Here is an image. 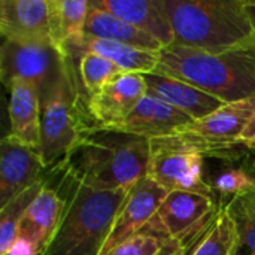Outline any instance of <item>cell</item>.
<instances>
[{"label":"cell","instance_id":"1","mask_svg":"<svg viewBox=\"0 0 255 255\" xmlns=\"http://www.w3.org/2000/svg\"><path fill=\"white\" fill-rule=\"evenodd\" d=\"M149 155V139L94 126L58 166L91 188L128 193L148 176Z\"/></svg>","mask_w":255,"mask_h":255},{"label":"cell","instance_id":"2","mask_svg":"<svg viewBox=\"0 0 255 255\" xmlns=\"http://www.w3.org/2000/svg\"><path fill=\"white\" fill-rule=\"evenodd\" d=\"M49 172L64 194L66 208L42 255H102L118 209L128 193L91 188L61 166Z\"/></svg>","mask_w":255,"mask_h":255},{"label":"cell","instance_id":"3","mask_svg":"<svg viewBox=\"0 0 255 255\" xmlns=\"http://www.w3.org/2000/svg\"><path fill=\"white\" fill-rule=\"evenodd\" d=\"M155 73L184 81L224 103L255 94V45L209 52L170 45L160 51Z\"/></svg>","mask_w":255,"mask_h":255},{"label":"cell","instance_id":"4","mask_svg":"<svg viewBox=\"0 0 255 255\" xmlns=\"http://www.w3.org/2000/svg\"><path fill=\"white\" fill-rule=\"evenodd\" d=\"M173 45L220 52L255 45L247 0H163Z\"/></svg>","mask_w":255,"mask_h":255},{"label":"cell","instance_id":"5","mask_svg":"<svg viewBox=\"0 0 255 255\" xmlns=\"http://www.w3.org/2000/svg\"><path fill=\"white\" fill-rule=\"evenodd\" d=\"M75 61L63 55L58 70L40 96V148L46 170L55 169L76 146L85 131L94 127L88 112V100L81 91Z\"/></svg>","mask_w":255,"mask_h":255},{"label":"cell","instance_id":"6","mask_svg":"<svg viewBox=\"0 0 255 255\" xmlns=\"http://www.w3.org/2000/svg\"><path fill=\"white\" fill-rule=\"evenodd\" d=\"M224 203L215 196L194 191H172L145 230L173 242L188 255L215 223Z\"/></svg>","mask_w":255,"mask_h":255},{"label":"cell","instance_id":"7","mask_svg":"<svg viewBox=\"0 0 255 255\" xmlns=\"http://www.w3.org/2000/svg\"><path fill=\"white\" fill-rule=\"evenodd\" d=\"M254 114L255 94L235 103H227L217 112L193 121L167 136H173L200 149L205 157L235 161L241 157L242 148L238 139Z\"/></svg>","mask_w":255,"mask_h":255},{"label":"cell","instance_id":"8","mask_svg":"<svg viewBox=\"0 0 255 255\" xmlns=\"http://www.w3.org/2000/svg\"><path fill=\"white\" fill-rule=\"evenodd\" d=\"M205 154L173 136L151 140L148 176L167 193L194 191L215 196L211 184L203 178Z\"/></svg>","mask_w":255,"mask_h":255},{"label":"cell","instance_id":"9","mask_svg":"<svg viewBox=\"0 0 255 255\" xmlns=\"http://www.w3.org/2000/svg\"><path fill=\"white\" fill-rule=\"evenodd\" d=\"M63 54L52 45H24L4 40L0 48V79L7 85L13 79H24L36 87L39 94L54 79Z\"/></svg>","mask_w":255,"mask_h":255},{"label":"cell","instance_id":"10","mask_svg":"<svg viewBox=\"0 0 255 255\" xmlns=\"http://www.w3.org/2000/svg\"><path fill=\"white\" fill-rule=\"evenodd\" d=\"M167 194L169 193L149 176L140 179L121 203L102 255L108 254L121 242L143 232L155 217Z\"/></svg>","mask_w":255,"mask_h":255},{"label":"cell","instance_id":"11","mask_svg":"<svg viewBox=\"0 0 255 255\" xmlns=\"http://www.w3.org/2000/svg\"><path fill=\"white\" fill-rule=\"evenodd\" d=\"M48 176L40 154L6 134L0 143V208Z\"/></svg>","mask_w":255,"mask_h":255},{"label":"cell","instance_id":"12","mask_svg":"<svg viewBox=\"0 0 255 255\" xmlns=\"http://www.w3.org/2000/svg\"><path fill=\"white\" fill-rule=\"evenodd\" d=\"M146 96V81L140 73H123L88 99V112L99 127L126 121Z\"/></svg>","mask_w":255,"mask_h":255},{"label":"cell","instance_id":"13","mask_svg":"<svg viewBox=\"0 0 255 255\" xmlns=\"http://www.w3.org/2000/svg\"><path fill=\"white\" fill-rule=\"evenodd\" d=\"M0 33L16 43L52 45L48 0H1Z\"/></svg>","mask_w":255,"mask_h":255},{"label":"cell","instance_id":"14","mask_svg":"<svg viewBox=\"0 0 255 255\" xmlns=\"http://www.w3.org/2000/svg\"><path fill=\"white\" fill-rule=\"evenodd\" d=\"M64 208V194L57 182L52 184L48 173L45 187L33 200L21 221L18 238L28 241L37 255H42L60 226Z\"/></svg>","mask_w":255,"mask_h":255},{"label":"cell","instance_id":"15","mask_svg":"<svg viewBox=\"0 0 255 255\" xmlns=\"http://www.w3.org/2000/svg\"><path fill=\"white\" fill-rule=\"evenodd\" d=\"M146 81V94L151 97H155L164 103L172 105L173 108L182 111L188 117L193 118V121L202 120L218 109H221L224 105L223 100L170 76H164L160 73H146L143 75Z\"/></svg>","mask_w":255,"mask_h":255},{"label":"cell","instance_id":"16","mask_svg":"<svg viewBox=\"0 0 255 255\" xmlns=\"http://www.w3.org/2000/svg\"><path fill=\"white\" fill-rule=\"evenodd\" d=\"M6 90L9 91L7 134L39 152L42 121V103L39 91L34 85L24 79H13Z\"/></svg>","mask_w":255,"mask_h":255},{"label":"cell","instance_id":"17","mask_svg":"<svg viewBox=\"0 0 255 255\" xmlns=\"http://www.w3.org/2000/svg\"><path fill=\"white\" fill-rule=\"evenodd\" d=\"M190 123H193V118L182 111L146 94L126 121L106 128H114L152 140L172 134Z\"/></svg>","mask_w":255,"mask_h":255},{"label":"cell","instance_id":"18","mask_svg":"<svg viewBox=\"0 0 255 255\" xmlns=\"http://www.w3.org/2000/svg\"><path fill=\"white\" fill-rule=\"evenodd\" d=\"M97 7L114 13L137 30L158 40L163 48L173 45V28L163 0H91Z\"/></svg>","mask_w":255,"mask_h":255},{"label":"cell","instance_id":"19","mask_svg":"<svg viewBox=\"0 0 255 255\" xmlns=\"http://www.w3.org/2000/svg\"><path fill=\"white\" fill-rule=\"evenodd\" d=\"M85 52H94L112 60L126 73H152L155 72L160 61V51L140 49L136 46L87 36L78 46L70 49L66 55L70 57L73 61H78L79 57Z\"/></svg>","mask_w":255,"mask_h":255},{"label":"cell","instance_id":"20","mask_svg":"<svg viewBox=\"0 0 255 255\" xmlns=\"http://www.w3.org/2000/svg\"><path fill=\"white\" fill-rule=\"evenodd\" d=\"M51 40L66 55L85 37L91 0H48Z\"/></svg>","mask_w":255,"mask_h":255},{"label":"cell","instance_id":"21","mask_svg":"<svg viewBox=\"0 0 255 255\" xmlns=\"http://www.w3.org/2000/svg\"><path fill=\"white\" fill-rule=\"evenodd\" d=\"M85 36L103 40H112L148 51H161L163 45L146 33L137 30L114 13L97 7L93 1L85 25Z\"/></svg>","mask_w":255,"mask_h":255},{"label":"cell","instance_id":"22","mask_svg":"<svg viewBox=\"0 0 255 255\" xmlns=\"http://www.w3.org/2000/svg\"><path fill=\"white\" fill-rule=\"evenodd\" d=\"M46 179L48 176L36 182L30 188L24 190L19 196L12 199L6 206L0 208V255L7 254L12 245L18 241L21 221L27 209L33 203V200L45 187Z\"/></svg>","mask_w":255,"mask_h":255},{"label":"cell","instance_id":"23","mask_svg":"<svg viewBox=\"0 0 255 255\" xmlns=\"http://www.w3.org/2000/svg\"><path fill=\"white\" fill-rule=\"evenodd\" d=\"M239 233L226 203L215 223L188 255H238Z\"/></svg>","mask_w":255,"mask_h":255},{"label":"cell","instance_id":"24","mask_svg":"<svg viewBox=\"0 0 255 255\" xmlns=\"http://www.w3.org/2000/svg\"><path fill=\"white\" fill-rule=\"evenodd\" d=\"M76 69L82 88L87 93V100L96 93H99L106 84H109L120 75L126 73L112 60L94 52L82 54L78 60Z\"/></svg>","mask_w":255,"mask_h":255},{"label":"cell","instance_id":"25","mask_svg":"<svg viewBox=\"0 0 255 255\" xmlns=\"http://www.w3.org/2000/svg\"><path fill=\"white\" fill-rule=\"evenodd\" d=\"M239 233L238 255H255V188L226 203Z\"/></svg>","mask_w":255,"mask_h":255},{"label":"cell","instance_id":"26","mask_svg":"<svg viewBox=\"0 0 255 255\" xmlns=\"http://www.w3.org/2000/svg\"><path fill=\"white\" fill-rule=\"evenodd\" d=\"M176 251H179V248L169 239L143 230L105 255H170Z\"/></svg>","mask_w":255,"mask_h":255},{"label":"cell","instance_id":"27","mask_svg":"<svg viewBox=\"0 0 255 255\" xmlns=\"http://www.w3.org/2000/svg\"><path fill=\"white\" fill-rule=\"evenodd\" d=\"M212 188L215 194L221 196V199L232 200L233 197L255 188V176L242 167H230L215 178Z\"/></svg>","mask_w":255,"mask_h":255},{"label":"cell","instance_id":"28","mask_svg":"<svg viewBox=\"0 0 255 255\" xmlns=\"http://www.w3.org/2000/svg\"><path fill=\"white\" fill-rule=\"evenodd\" d=\"M238 143L242 148L255 149V114L251 117V120L247 123L245 128L242 130V133H241V136L238 139Z\"/></svg>","mask_w":255,"mask_h":255},{"label":"cell","instance_id":"29","mask_svg":"<svg viewBox=\"0 0 255 255\" xmlns=\"http://www.w3.org/2000/svg\"><path fill=\"white\" fill-rule=\"evenodd\" d=\"M6 255H37V253L28 241L18 238V241L12 245V248Z\"/></svg>","mask_w":255,"mask_h":255},{"label":"cell","instance_id":"30","mask_svg":"<svg viewBox=\"0 0 255 255\" xmlns=\"http://www.w3.org/2000/svg\"><path fill=\"white\" fill-rule=\"evenodd\" d=\"M247 6H248V10L251 13V18H253V22L255 25V1L253 0H247Z\"/></svg>","mask_w":255,"mask_h":255},{"label":"cell","instance_id":"31","mask_svg":"<svg viewBox=\"0 0 255 255\" xmlns=\"http://www.w3.org/2000/svg\"><path fill=\"white\" fill-rule=\"evenodd\" d=\"M170 255H182V254H181V251H176V253H173V254H170Z\"/></svg>","mask_w":255,"mask_h":255},{"label":"cell","instance_id":"32","mask_svg":"<svg viewBox=\"0 0 255 255\" xmlns=\"http://www.w3.org/2000/svg\"><path fill=\"white\" fill-rule=\"evenodd\" d=\"M254 166H255V164H254ZM254 176H255V167H254Z\"/></svg>","mask_w":255,"mask_h":255}]
</instances>
